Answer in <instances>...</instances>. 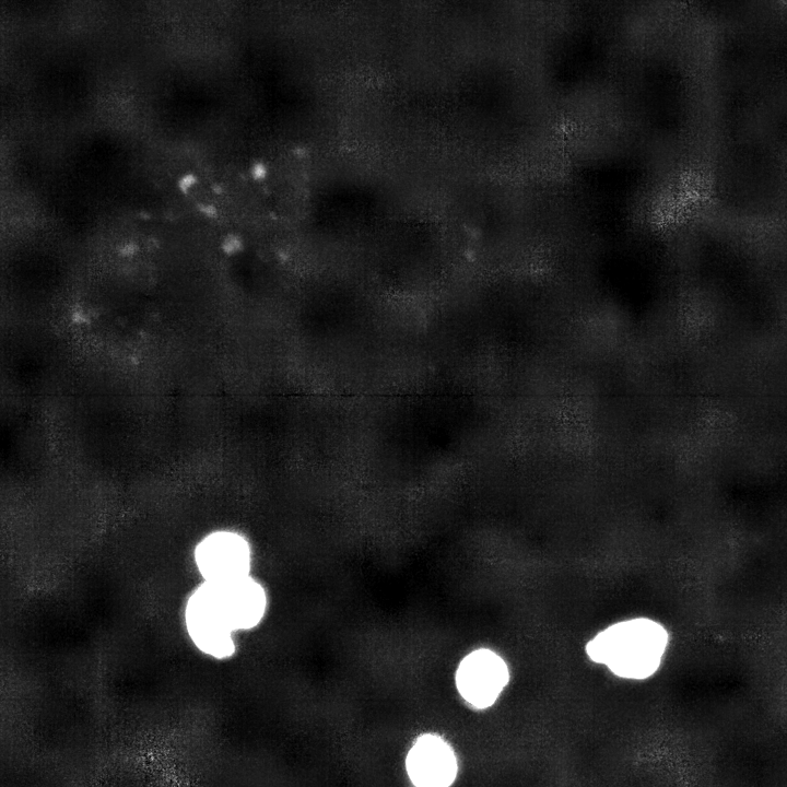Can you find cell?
Instances as JSON below:
<instances>
[{
  "label": "cell",
  "mask_w": 787,
  "mask_h": 787,
  "mask_svg": "<svg viewBox=\"0 0 787 787\" xmlns=\"http://www.w3.org/2000/svg\"><path fill=\"white\" fill-rule=\"evenodd\" d=\"M668 642L666 630L648 619L609 626L586 646L588 656L627 679H645L659 667Z\"/></svg>",
  "instance_id": "1"
},
{
  "label": "cell",
  "mask_w": 787,
  "mask_h": 787,
  "mask_svg": "<svg viewBox=\"0 0 787 787\" xmlns=\"http://www.w3.org/2000/svg\"><path fill=\"white\" fill-rule=\"evenodd\" d=\"M188 634L203 654L227 658L235 651V631L214 585L203 583L189 597L185 608Z\"/></svg>",
  "instance_id": "2"
},
{
  "label": "cell",
  "mask_w": 787,
  "mask_h": 787,
  "mask_svg": "<svg viewBox=\"0 0 787 787\" xmlns=\"http://www.w3.org/2000/svg\"><path fill=\"white\" fill-rule=\"evenodd\" d=\"M0 787H71V778L4 730L0 731Z\"/></svg>",
  "instance_id": "3"
},
{
  "label": "cell",
  "mask_w": 787,
  "mask_h": 787,
  "mask_svg": "<svg viewBox=\"0 0 787 787\" xmlns=\"http://www.w3.org/2000/svg\"><path fill=\"white\" fill-rule=\"evenodd\" d=\"M195 560L204 582L221 586L249 575L250 549L240 535L216 531L199 542Z\"/></svg>",
  "instance_id": "4"
},
{
  "label": "cell",
  "mask_w": 787,
  "mask_h": 787,
  "mask_svg": "<svg viewBox=\"0 0 787 787\" xmlns=\"http://www.w3.org/2000/svg\"><path fill=\"white\" fill-rule=\"evenodd\" d=\"M505 661L489 649H478L466 656L456 673L461 696L478 708L491 706L508 682Z\"/></svg>",
  "instance_id": "5"
},
{
  "label": "cell",
  "mask_w": 787,
  "mask_h": 787,
  "mask_svg": "<svg viewBox=\"0 0 787 787\" xmlns=\"http://www.w3.org/2000/svg\"><path fill=\"white\" fill-rule=\"evenodd\" d=\"M406 766L415 787H448L457 774L454 751L434 735L418 738L407 755Z\"/></svg>",
  "instance_id": "6"
},
{
  "label": "cell",
  "mask_w": 787,
  "mask_h": 787,
  "mask_svg": "<svg viewBox=\"0 0 787 787\" xmlns=\"http://www.w3.org/2000/svg\"><path fill=\"white\" fill-rule=\"evenodd\" d=\"M234 630H250L262 619L267 597L262 586L249 575L233 583L214 585Z\"/></svg>",
  "instance_id": "7"
}]
</instances>
